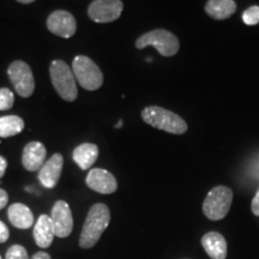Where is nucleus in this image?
<instances>
[{"mask_svg": "<svg viewBox=\"0 0 259 259\" xmlns=\"http://www.w3.org/2000/svg\"><path fill=\"white\" fill-rule=\"evenodd\" d=\"M72 72L79 85L88 92L101 88L103 73L94 61L87 56H77L72 61Z\"/></svg>", "mask_w": 259, "mask_h": 259, "instance_id": "nucleus-5", "label": "nucleus"}, {"mask_svg": "<svg viewBox=\"0 0 259 259\" xmlns=\"http://www.w3.org/2000/svg\"><path fill=\"white\" fill-rule=\"evenodd\" d=\"M251 210L255 216H259V190L257 191V193H255L253 199H252Z\"/></svg>", "mask_w": 259, "mask_h": 259, "instance_id": "nucleus-24", "label": "nucleus"}, {"mask_svg": "<svg viewBox=\"0 0 259 259\" xmlns=\"http://www.w3.org/2000/svg\"><path fill=\"white\" fill-rule=\"evenodd\" d=\"M30 259H52V257L50 254L47 253V252H36L34 255Z\"/></svg>", "mask_w": 259, "mask_h": 259, "instance_id": "nucleus-27", "label": "nucleus"}, {"mask_svg": "<svg viewBox=\"0 0 259 259\" xmlns=\"http://www.w3.org/2000/svg\"><path fill=\"white\" fill-rule=\"evenodd\" d=\"M64 167V157L61 154H54L53 156L45 162L44 166L38 170V181L46 189H54L59 183L61 171Z\"/></svg>", "mask_w": 259, "mask_h": 259, "instance_id": "nucleus-12", "label": "nucleus"}, {"mask_svg": "<svg viewBox=\"0 0 259 259\" xmlns=\"http://www.w3.org/2000/svg\"><path fill=\"white\" fill-rule=\"evenodd\" d=\"M6 168H8V161L5 157L0 156V179L5 176Z\"/></svg>", "mask_w": 259, "mask_h": 259, "instance_id": "nucleus-26", "label": "nucleus"}, {"mask_svg": "<svg viewBox=\"0 0 259 259\" xmlns=\"http://www.w3.org/2000/svg\"><path fill=\"white\" fill-rule=\"evenodd\" d=\"M50 76L52 84L61 99L72 102L78 96L76 78L72 69L64 60H53L50 66Z\"/></svg>", "mask_w": 259, "mask_h": 259, "instance_id": "nucleus-3", "label": "nucleus"}, {"mask_svg": "<svg viewBox=\"0 0 259 259\" xmlns=\"http://www.w3.org/2000/svg\"><path fill=\"white\" fill-rule=\"evenodd\" d=\"M8 76L16 93L22 97H30L35 90V79L30 66L22 60H16L8 69Z\"/></svg>", "mask_w": 259, "mask_h": 259, "instance_id": "nucleus-7", "label": "nucleus"}, {"mask_svg": "<svg viewBox=\"0 0 259 259\" xmlns=\"http://www.w3.org/2000/svg\"><path fill=\"white\" fill-rule=\"evenodd\" d=\"M9 202V194L5 190L0 189V210L4 209L6 205H8Z\"/></svg>", "mask_w": 259, "mask_h": 259, "instance_id": "nucleus-25", "label": "nucleus"}, {"mask_svg": "<svg viewBox=\"0 0 259 259\" xmlns=\"http://www.w3.org/2000/svg\"><path fill=\"white\" fill-rule=\"evenodd\" d=\"M242 21L246 25H257L259 24V6H250L242 14Z\"/></svg>", "mask_w": 259, "mask_h": 259, "instance_id": "nucleus-21", "label": "nucleus"}, {"mask_svg": "<svg viewBox=\"0 0 259 259\" xmlns=\"http://www.w3.org/2000/svg\"><path fill=\"white\" fill-rule=\"evenodd\" d=\"M148 46H153L162 57H173L179 52L180 42L173 32L164 29H155L142 35L136 41V48L143 50Z\"/></svg>", "mask_w": 259, "mask_h": 259, "instance_id": "nucleus-4", "label": "nucleus"}, {"mask_svg": "<svg viewBox=\"0 0 259 259\" xmlns=\"http://www.w3.org/2000/svg\"><path fill=\"white\" fill-rule=\"evenodd\" d=\"M111 222V211L103 203H97L90 208L79 236V247L89 250L99 242Z\"/></svg>", "mask_w": 259, "mask_h": 259, "instance_id": "nucleus-1", "label": "nucleus"}, {"mask_svg": "<svg viewBox=\"0 0 259 259\" xmlns=\"http://www.w3.org/2000/svg\"><path fill=\"white\" fill-rule=\"evenodd\" d=\"M122 10L121 0H95L90 3L88 16L95 23H111L120 17Z\"/></svg>", "mask_w": 259, "mask_h": 259, "instance_id": "nucleus-8", "label": "nucleus"}, {"mask_svg": "<svg viewBox=\"0 0 259 259\" xmlns=\"http://www.w3.org/2000/svg\"><path fill=\"white\" fill-rule=\"evenodd\" d=\"M236 3L234 0H209L205 4V12L209 17L218 21L229 18L235 14Z\"/></svg>", "mask_w": 259, "mask_h": 259, "instance_id": "nucleus-18", "label": "nucleus"}, {"mask_svg": "<svg viewBox=\"0 0 259 259\" xmlns=\"http://www.w3.org/2000/svg\"><path fill=\"white\" fill-rule=\"evenodd\" d=\"M34 240L36 242V245L41 248H48L52 245V242L54 240V233L53 223H52L51 216L47 215H41L37 219L36 223L34 226Z\"/></svg>", "mask_w": 259, "mask_h": 259, "instance_id": "nucleus-14", "label": "nucleus"}, {"mask_svg": "<svg viewBox=\"0 0 259 259\" xmlns=\"http://www.w3.org/2000/svg\"><path fill=\"white\" fill-rule=\"evenodd\" d=\"M10 238V231L8 226L5 225L4 222L0 221V244H4L9 240Z\"/></svg>", "mask_w": 259, "mask_h": 259, "instance_id": "nucleus-23", "label": "nucleus"}, {"mask_svg": "<svg viewBox=\"0 0 259 259\" xmlns=\"http://www.w3.org/2000/svg\"><path fill=\"white\" fill-rule=\"evenodd\" d=\"M24 130V120L18 115L0 116V138H9L21 134Z\"/></svg>", "mask_w": 259, "mask_h": 259, "instance_id": "nucleus-19", "label": "nucleus"}, {"mask_svg": "<svg viewBox=\"0 0 259 259\" xmlns=\"http://www.w3.org/2000/svg\"><path fill=\"white\" fill-rule=\"evenodd\" d=\"M19 4H31V3H34L32 0H18Z\"/></svg>", "mask_w": 259, "mask_h": 259, "instance_id": "nucleus-28", "label": "nucleus"}, {"mask_svg": "<svg viewBox=\"0 0 259 259\" xmlns=\"http://www.w3.org/2000/svg\"><path fill=\"white\" fill-rule=\"evenodd\" d=\"M15 95L8 88L0 89V111H8L14 107Z\"/></svg>", "mask_w": 259, "mask_h": 259, "instance_id": "nucleus-20", "label": "nucleus"}, {"mask_svg": "<svg viewBox=\"0 0 259 259\" xmlns=\"http://www.w3.org/2000/svg\"><path fill=\"white\" fill-rule=\"evenodd\" d=\"M0 259H3V258H2V257H0Z\"/></svg>", "mask_w": 259, "mask_h": 259, "instance_id": "nucleus-30", "label": "nucleus"}, {"mask_svg": "<svg viewBox=\"0 0 259 259\" xmlns=\"http://www.w3.org/2000/svg\"><path fill=\"white\" fill-rule=\"evenodd\" d=\"M46 24L52 34L64 38L72 37L77 30L76 19L70 12L64 11V10H57L52 12L48 16Z\"/></svg>", "mask_w": 259, "mask_h": 259, "instance_id": "nucleus-10", "label": "nucleus"}, {"mask_svg": "<svg viewBox=\"0 0 259 259\" xmlns=\"http://www.w3.org/2000/svg\"><path fill=\"white\" fill-rule=\"evenodd\" d=\"M202 246L211 259H226L227 241L218 232H209L202 238Z\"/></svg>", "mask_w": 259, "mask_h": 259, "instance_id": "nucleus-16", "label": "nucleus"}, {"mask_svg": "<svg viewBox=\"0 0 259 259\" xmlns=\"http://www.w3.org/2000/svg\"><path fill=\"white\" fill-rule=\"evenodd\" d=\"M99 157V147L93 143H82L73 150L72 158L82 170L89 169Z\"/></svg>", "mask_w": 259, "mask_h": 259, "instance_id": "nucleus-17", "label": "nucleus"}, {"mask_svg": "<svg viewBox=\"0 0 259 259\" xmlns=\"http://www.w3.org/2000/svg\"><path fill=\"white\" fill-rule=\"evenodd\" d=\"M8 218L10 223L18 229H29L35 222L31 210L22 203H14L9 206Z\"/></svg>", "mask_w": 259, "mask_h": 259, "instance_id": "nucleus-15", "label": "nucleus"}, {"mask_svg": "<svg viewBox=\"0 0 259 259\" xmlns=\"http://www.w3.org/2000/svg\"><path fill=\"white\" fill-rule=\"evenodd\" d=\"M47 158V149L44 143L37 141L29 142L23 149L22 164L29 171L40 170Z\"/></svg>", "mask_w": 259, "mask_h": 259, "instance_id": "nucleus-13", "label": "nucleus"}, {"mask_svg": "<svg viewBox=\"0 0 259 259\" xmlns=\"http://www.w3.org/2000/svg\"><path fill=\"white\" fill-rule=\"evenodd\" d=\"M233 191L227 186H216L206 194L203 202V212L211 221L223 220L231 210Z\"/></svg>", "mask_w": 259, "mask_h": 259, "instance_id": "nucleus-6", "label": "nucleus"}, {"mask_svg": "<svg viewBox=\"0 0 259 259\" xmlns=\"http://www.w3.org/2000/svg\"><path fill=\"white\" fill-rule=\"evenodd\" d=\"M5 259H29L28 251L22 245H12L6 251Z\"/></svg>", "mask_w": 259, "mask_h": 259, "instance_id": "nucleus-22", "label": "nucleus"}, {"mask_svg": "<svg viewBox=\"0 0 259 259\" xmlns=\"http://www.w3.org/2000/svg\"><path fill=\"white\" fill-rule=\"evenodd\" d=\"M85 183L90 190L101 194H112L118 189L115 177L111 171L102 168H94L85 178Z\"/></svg>", "mask_w": 259, "mask_h": 259, "instance_id": "nucleus-11", "label": "nucleus"}, {"mask_svg": "<svg viewBox=\"0 0 259 259\" xmlns=\"http://www.w3.org/2000/svg\"><path fill=\"white\" fill-rule=\"evenodd\" d=\"M51 220L58 238H67L73 229V216L70 205L65 200H58L52 208Z\"/></svg>", "mask_w": 259, "mask_h": 259, "instance_id": "nucleus-9", "label": "nucleus"}, {"mask_svg": "<svg viewBox=\"0 0 259 259\" xmlns=\"http://www.w3.org/2000/svg\"><path fill=\"white\" fill-rule=\"evenodd\" d=\"M121 124H122V121L120 120V121H119V124H118V125H116V127H120V126H121Z\"/></svg>", "mask_w": 259, "mask_h": 259, "instance_id": "nucleus-29", "label": "nucleus"}, {"mask_svg": "<svg viewBox=\"0 0 259 259\" xmlns=\"http://www.w3.org/2000/svg\"><path fill=\"white\" fill-rule=\"evenodd\" d=\"M142 119L153 127L173 135H184L187 124L181 116L158 106H149L142 111Z\"/></svg>", "mask_w": 259, "mask_h": 259, "instance_id": "nucleus-2", "label": "nucleus"}]
</instances>
